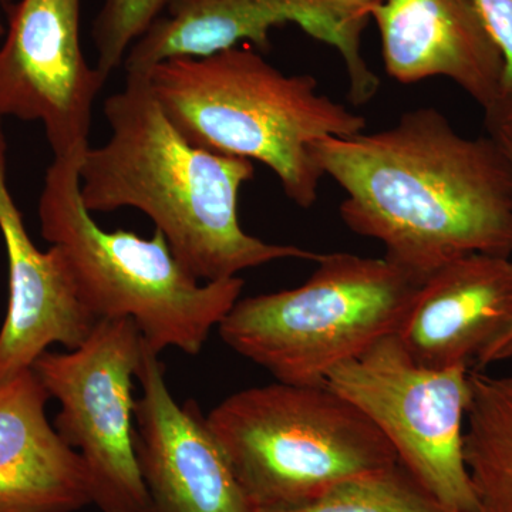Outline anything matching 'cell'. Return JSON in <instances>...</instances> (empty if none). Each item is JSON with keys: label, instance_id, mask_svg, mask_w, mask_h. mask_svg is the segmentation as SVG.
I'll return each instance as SVG.
<instances>
[{"label": "cell", "instance_id": "cell-1", "mask_svg": "<svg viewBox=\"0 0 512 512\" xmlns=\"http://www.w3.org/2000/svg\"><path fill=\"white\" fill-rule=\"evenodd\" d=\"M343 191L340 218L376 239L384 258L426 279L470 254L512 255V177L487 136L458 133L433 107L406 111L386 130L312 146Z\"/></svg>", "mask_w": 512, "mask_h": 512}, {"label": "cell", "instance_id": "cell-2", "mask_svg": "<svg viewBox=\"0 0 512 512\" xmlns=\"http://www.w3.org/2000/svg\"><path fill=\"white\" fill-rule=\"evenodd\" d=\"M104 116L109 138L87 148L79 165L80 195L92 214L143 212L202 282L237 278L281 259L322 258L245 232L239 194L254 178V163L190 143L165 116L147 73H126L123 89L107 97Z\"/></svg>", "mask_w": 512, "mask_h": 512}, {"label": "cell", "instance_id": "cell-3", "mask_svg": "<svg viewBox=\"0 0 512 512\" xmlns=\"http://www.w3.org/2000/svg\"><path fill=\"white\" fill-rule=\"evenodd\" d=\"M146 73L165 116L190 143L266 165L305 210L325 177L313 144L366 128L365 117L319 93L315 77L282 73L252 47L175 57Z\"/></svg>", "mask_w": 512, "mask_h": 512}, {"label": "cell", "instance_id": "cell-4", "mask_svg": "<svg viewBox=\"0 0 512 512\" xmlns=\"http://www.w3.org/2000/svg\"><path fill=\"white\" fill-rule=\"evenodd\" d=\"M82 158H53L39 198L40 234L66 255L77 288L97 319H130L160 355L174 348L201 352L212 330L241 298L244 279L202 282L153 237L106 231L80 195Z\"/></svg>", "mask_w": 512, "mask_h": 512}, {"label": "cell", "instance_id": "cell-5", "mask_svg": "<svg viewBox=\"0 0 512 512\" xmlns=\"http://www.w3.org/2000/svg\"><path fill=\"white\" fill-rule=\"evenodd\" d=\"M207 421L255 512L299 507L399 461L375 424L326 384L248 387Z\"/></svg>", "mask_w": 512, "mask_h": 512}, {"label": "cell", "instance_id": "cell-6", "mask_svg": "<svg viewBox=\"0 0 512 512\" xmlns=\"http://www.w3.org/2000/svg\"><path fill=\"white\" fill-rule=\"evenodd\" d=\"M423 282L384 256L323 254L298 288L239 298L218 332L276 382L325 384L333 367L399 330Z\"/></svg>", "mask_w": 512, "mask_h": 512}, {"label": "cell", "instance_id": "cell-7", "mask_svg": "<svg viewBox=\"0 0 512 512\" xmlns=\"http://www.w3.org/2000/svg\"><path fill=\"white\" fill-rule=\"evenodd\" d=\"M470 372L420 365L394 333L333 367L325 384L375 424L400 463L441 503L477 512L463 451Z\"/></svg>", "mask_w": 512, "mask_h": 512}, {"label": "cell", "instance_id": "cell-8", "mask_svg": "<svg viewBox=\"0 0 512 512\" xmlns=\"http://www.w3.org/2000/svg\"><path fill=\"white\" fill-rule=\"evenodd\" d=\"M144 339L130 319L99 320L67 353H43L32 369L60 404L55 429L80 454L101 512H141L146 488L134 447V380Z\"/></svg>", "mask_w": 512, "mask_h": 512}, {"label": "cell", "instance_id": "cell-9", "mask_svg": "<svg viewBox=\"0 0 512 512\" xmlns=\"http://www.w3.org/2000/svg\"><path fill=\"white\" fill-rule=\"evenodd\" d=\"M82 0H20L0 46V117L40 121L53 158H82L106 80L84 56Z\"/></svg>", "mask_w": 512, "mask_h": 512}, {"label": "cell", "instance_id": "cell-10", "mask_svg": "<svg viewBox=\"0 0 512 512\" xmlns=\"http://www.w3.org/2000/svg\"><path fill=\"white\" fill-rule=\"evenodd\" d=\"M137 382L134 447L146 488L141 512H255L207 416L194 400H175L160 355L146 342Z\"/></svg>", "mask_w": 512, "mask_h": 512}, {"label": "cell", "instance_id": "cell-11", "mask_svg": "<svg viewBox=\"0 0 512 512\" xmlns=\"http://www.w3.org/2000/svg\"><path fill=\"white\" fill-rule=\"evenodd\" d=\"M288 23L338 50L353 104L373 99L379 79L363 59L362 33L345 25L323 0H170L163 15L130 47L123 69L146 73L164 60L211 56L248 43L266 53L271 30Z\"/></svg>", "mask_w": 512, "mask_h": 512}, {"label": "cell", "instance_id": "cell-12", "mask_svg": "<svg viewBox=\"0 0 512 512\" xmlns=\"http://www.w3.org/2000/svg\"><path fill=\"white\" fill-rule=\"evenodd\" d=\"M511 328V256L470 254L424 279L396 336L420 365L477 370Z\"/></svg>", "mask_w": 512, "mask_h": 512}, {"label": "cell", "instance_id": "cell-13", "mask_svg": "<svg viewBox=\"0 0 512 512\" xmlns=\"http://www.w3.org/2000/svg\"><path fill=\"white\" fill-rule=\"evenodd\" d=\"M5 133L0 117V232L9 265V302L0 329V383L28 370L52 345L79 349L99 319L87 308L66 255L29 237L8 185Z\"/></svg>", "mask_w": 512, "mask_h": 512}, {"label": "cell", "instance_id": "cell-14", "mask_svg": "<svg viewBox=\"0 0 512 512\" xmlns=\"http://www.w3.org/2000/svg\"><path fill=\"white\" fill-rule=\"evenodd\" d=\"M370 19L396 82L444 77L483 109L503 92V53L471 0H384Z\"/></svg>", "mask_w": 512, "mask_h": 512}, {"label": "cell", "instance_id": "cell-15", "mask_svg": "<svg viewBox=\"0 0 512 512\" xmlns=\"http://www.w3.org/2000/svg\"><path fill=\"white\" fill-rule=\"evenodd\" d=\"M49 399L32 367L0 383V512H76L93 505L82 457L47 419Z\"/></svg>", "mask_w": 512, "mask_h": 512}, {"label": "cell", "instance_id": "cell-16", "mask_svg": "<svg viewBox=\"0 0 512 512\" xmlns=\"http://www.w3.org/2000/svg\"><path fill=\"white\" fill-rule=\"evenodd\" d=\"M463 451L477 512H512V375L471 370Z\"/></svg>", "mask_w": 512, "mask_h": 512}, {"label": "cell", "instance_id": "cell-17", "mask_svg": "<svg viewBox=\"0 0 512 512\" xmlns=\"http://www.w3.org/2000/svg\"><path fill=\"white\" fill-rule=\"evenodd\" d=\"M266 512H456L441 503L400 461L343 481L289 510Z\"/></svg>", "mask_w": 512, "mask_h": 512}, {"label": "cell", "instance_id": "cell-18", "mask_svg": "<svg viewBox=\"0 0 512 512\" xmlns=\"http://www.w3.org/2000/svg\"><path fill=\"white\" fill-rule=\"evenodd\" d=\"M170 0H103L92 36L97 72L104 80L123 67L130 47L167 9Z\"/></svg>", "mask_w": 512, "mask_h": 512}, {"label": "cell", "instance_id": "cell-19", "mask_svg": "<svg viewBox=\"0 0 512 512\" xmlns=\"http://www.w3.org/2000/svg\"><path fill=\"white\" fill-rule=\"evenodd\" d=\"M504 57V87L512 86V0H471Z\"/></svg>", "mask_w": 512, "mask_h": 512}, {"label": "cell", "instance_id": "cell-20", "mask_svg": "<svg viewBox=\"0 0 512 512\" xmlns=\"http://www.w3.org/2000/svg\"><path fill=\"white\" fill-rule=\"evenodd\" d=\"M484 110V126L487 137L503 154L512 177V86L503 89Z\"/></svg>", "mask_w": 512, "mask_h": 512}, {"label": "cell", "instance_id": "cell-21", "mask_svg": "<svg viewBox=\"0 0 512 512\" xmlns=\"http://www.w3.org/2000/svg\"><path fill=\"white\" fill-rule=\"evenodd\" d=\"M329 9L349 28L362 33L370 13L384 0H323Z\"/></svg>", "mask_w": 512, "mask_h": 512}, {"label": "cell", "instance_id": "cell-22", "mask_svg": "<svg viewBox=\"0 0 512 512\" xmlns=\"http://www.w3.org/2000/svg\"><path fill=\"white\" fill-rule=\"evenodd\" d=\"M512 355V328L510 332L505 335L503 342L498 346L497 352L494 355V362H498V360H503L505 357Z\"/></svg>", "mask_w": 512, "mask_h": 512}, {"label": "cell", "instance_id": "cell-23", "mask_svg": "<svg viewBox=\"0 0 512 512\" xmlns=\"http://www.w3.org/2000/svg\"><path fill=\"white\" fill-rule=\"evenodd\" d=\"M8 0H0V3H6ZM5 25H3L2 20H0V39H2L3 36H5Z\"/></svg>", "mask_w": 512, "mask_h": 512}]
</instances>
